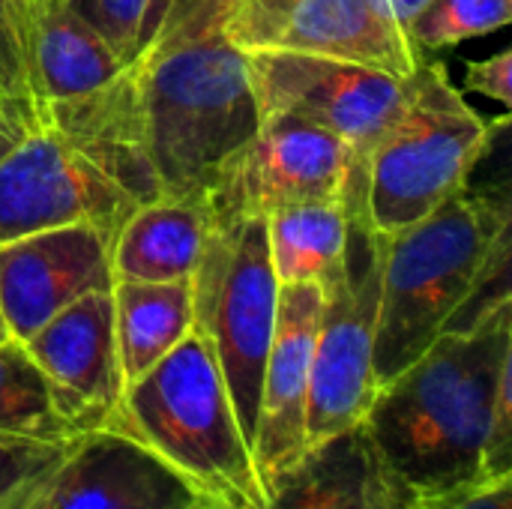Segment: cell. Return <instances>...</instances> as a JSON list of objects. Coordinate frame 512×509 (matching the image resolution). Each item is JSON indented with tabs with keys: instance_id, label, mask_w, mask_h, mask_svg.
I'll list each match as a JSON object with an SVG mask.
<instances>
[{
	"instance_id": "cell-1",
	"label": "cell",
	"mask_w": 512,
	"mask_h": 509,
	"mask_svg": "<svg viewBox=\"0 0 512 509\" xmlns=\"http://www.w3.org/2000/svg\"><path fill=\"white\" fill-rule=\"evenodd\" d=\"M512 366V300L468 330L441 333L408 369L378 387L363 420L402 498L444 495L483 477L501 372Z\"/></svg>"
},
{
	"instance_id": "cell-2",
	"label": "cell",
	"mask_w": 512,
	"mask_h": 509,
	"mask_svg": "<svg viewBox=\"0 0 512 509\" xmlns=\"http://www.w3.org/2000/svg\"><path fill=\"white\" fill-rule=\"evenodd\" d=\"M132 63L162 198H207L225 162L261 126L246 51L210 30L144 48Z\"/></svg>"
},
{
	"instance_id": "cell-3",
	"label": "cell",
	"mask_w": 512,
	"mask_h": 509,
	"mask_svg": "<svg viewBox=\"0 0 512 509\" xmlns=\"http://www.w3.org/2000/svg\"><path fill=\"white\" fill-rule=\"evenodd\" d=\"M512 228L507 195L462 189L420 222L381 234V303L375 330V381L384 387L408 369L456 318L498 237Z\"/></svg>"
},
{
	"instance_id": "cell-4",
	"label": "cell",
	"mask_w": 512,
	"mask_h": 509,
	"mask_svg": "<svg viewBox=\"0 0 512 509\" xmlns=\"http://www.w3.org/2000/svg\"><path fill=\"white\" fill-rule=\"evenodd\" d=\"M105 429L147 447L219 509H267L252 447L198 327L150 372L123 387Z\"/></svg>"
},
{
	"instance_id": "cell-5",
	"label": "cell",
	"mask_w": 512,
	"mask_h": 509,
	"mask_svg": "<svg viewBox=\"0 0 512 509\" xmlns=\"http://www.w3.org/2000/svg\"><path fill=\"white\" fill-rule=\"evenodd\" d=\"M507 117L486 120L450 81L444 63L411 72L408 102L366 156V210L378 234L408 228L468 189Z\"/></svg>"
},
{
	"instance_id": "cell-6",
	"label": "cell",
	"mask_w": 512,
	"mask_h": 509,
	"mask_svg": "<svg viewBox=\"0 0 512 509\" xmlns=\"http://www.w3.org/2000/svg\"><path fill=\"white\" fill-rule=\"evenodd\" d=\"M348 234L336 267L321 285V318L315 333L306 450L360 426L375 402V330L381 303V234L366 210V159L345 183Z\"/></svg>"
},
{
	"instance_id": "cell-7",
	"label": "cell",
	"mask_w": 512,
	"mask_h": 509,
	"mask_svg": "<svg viewBox=\"0 0 512 509\" xmlns=\"http://www.w3.org/2000/svg\"><path fill=\"white\" fill-rule=\"evenodd\" d=\"M189 282L195 327L213 348L237 423L252 447L261 378L279 309V279L270 264L267 219H213Z\"/></svg>"
},
{
	"instance_id": "cell-8",
	"label": "cell",
	"mask_w": 512,
	"mask_h": 509,
	"mask_svg": "<svg viewBox=\"0 0 512 509\" xmlns=\"http://www.w3.org/2000/svg\"><path fill=\"white\" fill-rule=\"evenodd\" d=\"M258 111L288 114L345 141L360 159L396 123L408 102L411 75L399 78L375 66L291 51L246 54Z\"/></svg>"
},
{
	"instance_id": "cell-9",
	"label": "cell",
	"mask_w": 512,
	"mask_h": 509,
	"mask_svg": "<svg viewBox=\"0 0 512 509\" xmlns=\"http://www.w3.org/2000/svg\"><path fill=\"white\" fill-rule=\"evenodd\" d=\"M213 30L246 54H321L399 78L423 63L387 0H222Z\"/></svg>"
},
{
	"instance_id": "cell-10",
	"label": "cell",
	"mask_w": 512,
	"mask_h": 509,
	"mask_svg": "<svg viewBox=\"0 0 512 509\" xmlns=\"http://www.w3.org/2000/svg\"><path fill=\"white\" fill-rule=\"evenodd\" d=\"M360 156L336 135L288 114H264L207 192L213 219L270 216L309 201H339Z\"/></svg>"
},
{
	"instance_id": "cell-11",
	"label": "cell",
	"mask_w": 512,
	"mask_h": 509,
	"mask_svg": "<svg viewBox=\"0 0 512 509\" xmlns=\"http://www.w3.org/2000/svg\"><path fill=\"white\" fill-rule=\"evenodd\" d=\"M135 207L36 114L24 138L0 156V243L72 222L117 237Z\"/></svg>"
},
{
	"instance_id": "cell-12",
	"label": "cell",
	"mask_w": 512,
	"mask_h": 509,
	"mask_svg": "<svg viewBox=\"0 0 512 509\" xmlns=\"http://www.w3.org/2000/svg\"><path fill=\"white\" fill-rule=\"evenodd\" d=\"M114 237L72 222L0 243V312L9 336L24 342L60 309L93 291H111Z\"/></svg>"
},
{
	"instance_id": "cell-13",
	"label": "cell",
	"mask_w": 512,
	"mask_h": 509,
	"mask_svg": "<svg viewBox=\"0 0 512 509\" xmlns=\"http://www.w3.org/2000/svg\"><path fill=\"white\" fill-rule=\"evenodd\" d=\"M27 354L42 369L60 417L75 435L105 429L123 396L111 291H93L60 309L30 339Z\"/></svg>"
},
{
	"instance_id": "cell-14",
	"label": "cell",
	"mask_w": 512,
	"mask_h": 509,
	"mask_svg": "<svg viewBox=\"0 0 512 509\" xmlns=\"http://www.w3.org/2000/svg\"><path fill=\"white\" fill-rule=\"evenodd\" d=\"M321 318V285H279L273 342L261 378V402L252 438V459L264 492L306 453V402L312 378L315 333Z\"/></svg>"
},
{
	"instance_id": "cell-15",
	"label": "cell",
	"mask_w": 512,
	"mask_h": 509,
	"mask_svg": "<svg viewBox=\"0 0 512 509\" xmlns=\"http://www.w3.org/2000/svg\"><path fill=\"white\" fill-rule=\"evenodd\" d=\"M24 509H219L159 456L117 429L78 438Z\"/></svg>"
},
{
	"instance_id": "cell-16",
	"label": "cell",
	"mask_w": 512,
	"mask_h": 509,
	"mask_svg": "<svg viewBox=\"0 0 512 509\" xmlns=\"http://www.w3.org/2000/svg\"><path fill=\"white\" fill-rule=\"evenodd\" d=\"M30 108L138 207L162 198L135 63L87 93L30 102Z\"/></svg>"
},
{
	"instance_id": "cell-17",
	"label": "cell",
	"mask_w": 512,
	"mask_h": 509,
	"mask_svg": "<svg viewBox=\"0 0 512 509\" xmlns=\"http://www.w3.org/2000/svg\"><path fill=\"white\" fill-rule=\"evenodd\" d=\"M267 509H405L360 426L309 447L270 489Z\"/></svg>"
},
{
	"instance_id": "cell-18",
	"label": "cell",
	"mask_w": 512,
	"mask_h": 509,
	"mask_svg": "<svg viewBox=\"0 0 512 509\" xmlns=\"http://www.w3.org/2000/svg\"><path fill=\"white\" fill-rule=\"evenodd\" d=\"M18 48L30 102L87 93L126 66L105 36L66 0H42L21 30Z\"/></svg>"
},
{
	"instance_id": "cell-19",
	"label": "cell",
	"mask_w": 512,
	"mask_h": 509,
	"mask_svg": "<svg viewBox=\"0 0 512 509\" xmlns=\"http://www.w3.org/2000/svg\"><path fill=\"white\" fill-rule=\"evenodd\" d=\"M210 228L207 198H156L135 207L111 243L114 282L192 279Z\"/></svg>"
},
{
	"instance_id": "cell-20",
	"label": "cell",
	"mask_w": 512,
	"mask_h": 509,
	"mask_svg": "<svg viewBox=\"0 0 512 509\" xmlns=\"http://www.w3.org/2000/svg\"><path fill=\"white\" fill-rule=\"evenodd\" d=\"M114 339L123 384L150 372L195 327L192 282H114Z\"/></svg>"
},
{
	"instance_id": "cell-21",
	"label": "cell",
	"mask_w": 512,
	"mask_h": 509,
	"mask_svg": "<svg viewBox=\"0 0 512 509\" xmlns=\"http://www.w3.org/2000/svg\"><path fill=\"white\" fill-rule=\"evenodd\" d=\"M345 234V195L339 201H309L273 210L267 216V246L279 285L321 282L342 258Z\"/></svg>"
},
{
	"instance_id": "cell-22",
	"label": "cell",
	"mask_w": 512,
	"mask_h": 509,
	"mask_svg": "<svg viewBox=\"0 0 512 509\" xmlns=\"http://www.w3.org/2000/svg\"><path fill=\"white\" fill-rule=\"evenodd\" d=\"M0 435L30 441L81 438L60 417L42 369L18 339L0 342Z\"/></svg>"
},
{
	"instance_id": "cell-23",
	"label": "cell",
	"mask_w": 512,
	"mask_h": 509,
	"mask_svg": "<svg viewBox=\"0 0 512 509\" xmlns=\"http://www.w3.org/2000/svg\"><path fill=\"white\" fill-rule=\"evenodd\" d=\"M510 18L512 0H429L405 24V36L417 54H426L474 36L498 33Z\"/></svg>"
},
{
	"instance_id": "cell-24",
	"label": "cell",
	"mask_w": 512,
	"mask_h": 509,
	"mask_svg": "<svg viewBox=\"0 0 512 509\" xmlns=\"http://www.w3.org/2000/svg\"><path fill=\"white\" fill-rule=\"evenodd\" d=\"M72 441H30L0 435V509H24L72 453Z\"/></svg>"
},
{
	"instance_id": "cell-25",
	"label": "cell",
	"mask_w": 512,
	"mask_h": 509,
	"mask_svg": "<svg viewBox=\"0 0 512 509\" xmlns=\"http://www.w3.org/2000/svg\"><path fill=\"white\" fill-rule=\"evenodd\" d=\"M90 27H96L105 42L132 63L138 57V36L150 0H66Z\"/></svg>"
},
{
	"instance_id": "cell-26",
	"label": "cell",
	"mask_w": 512,
	"mask_h": 509,
	"mask_svg": "<svg viewBox=\"0 0 512 509\" xmlns=\"http://www.w3.org/2000/svg\"><path fill=\"white\" fill-rule=\"evenodd\" d=\"M405 509H512V477L474 483L444 495L405 498Z\"/></svg>"
},
{
	"instance_id": "cell-27",
	"label": "cell",
	"mask_w": 512,
	"mask_h": 509,
	"mask_svg": "<svg viewBox=\"0 0 512 509\" xmlns=\"http://www.w3.org/2000/svg\"><path fill=\"white\" fill-rule=\"evenodd\" d=\"M219 6H222V0H174L168 6V15L159 27L156 39L147 48L186 42V39H195L201 33H210L216 27Z\"/></svg>"
},
{
	"instance_id": "cell-28",
	"label": "cell",
	"mask_w": 512,
	"mask_h": 509,
	"mask_svg": "<svg viewBox=\"0 0 512 509\" xmlns=\"http://www.w3.org/2000/svg\"><path fill=\"white\" fill-rule=\"evenodd\" d=\"M465 93H480L486 99L512 105V51L501 48L483 60H465Z\"/></svg>"
},
{
	"instance_id": "cell-29",
	"label": "cell",
	"mask_w": 512,
	"mask_h": 509,
	"mask_svg": "<svg viewBox=\"0 0 512 509\" xmlns=\"http://www.w3.org/2000/svg\"><path fill=\"white\" fill-rule=\"evenodd\" d=\"M0 93L6 96H27V75L18 39L12 33V24L6 18V9L0 3Z\"/></svg>"
},
{
	"instance_id": "cell-30",
	"label": "cell",
	"mask_w": 512,
	"mask_h": 509,
	"mask_svg": "<svg viewBox=\"0 0 512 509\" xmlns=\"http://www.w3.org/2000/svg\"><path fill=\"white\" fill-rule=\"evenodd\" d=\"M33 126V108L27 96H0V156L9 153Z\"/></svg>"
},
{
	"instance_id": "cell-31",
	"label": "cell",
	"mask_w": 512,
	"mask_h": 509,
	"mask_svg": "<svg viewBox=\"0 0 512 509\" xmlns=\"http://www.w3.org/2000/svg\"><path fill=\"white\" fill-rule=\"evenodd\" d=\"M174 0H150L147 3V15H144V24H141V36H138V54L156 39V33H159V27H162V21H165V15H168V6H171Z\"/></svg>"
},
{
	"instance_id": "cell-32",
	"label": "cell",
	"mask_w": 512,
	"mask_h": 509,
	"mask_svg": "<svg viewBox=\"0 0 512 509\" xmlns=\"http://www.w3.org/2000/svg\"><path fill=\"white\" fill-rule=\"evenodd\" d=\"M0 3H3L6 18H9V24H12V33H15V39H18V36H21V30L27 27V21H30L33 9H36L42 0H0Z\"/></svg>"
},
{
	"instance_id": "cell-33",
	"label": "cell",
	"mask_w": 512,
	"mask_h": 509,
	"mask_svg": "<svg viewBox=\"0 0 512 509\" xmlns=\"http://www.w3.org/2000/svg\"><path fill=\"white\" fill-rule=\"evenodd\" d=\"M390 3V9H393V15H396V21L402 24V30H405V24L429 3V0H387Z\"/></svg>"
},
{
	"instance_id": "cell-34",
	"label": "cell",
	"mask_w": 512,
	"mask_h": 509,
	"mask_svg": "<svg viewBox=\"0 0 512 509\" xmlns=\"http://www.w3.org/2000/svg\"><path fill=\"white\" fill-rule=\"evenodd\" d=\"M3 339H12V336H9V327H6V321H3V312H0V342H3Z\"/></svg>"
},
{
	"instance_id": "cell-35",
	"label": "cell",
	"mask_w": 512,
	"mask_h": 509,
	"mask_svg": "<svg viewBox=\"0 0 512 509\" xmlns=\"http://www.w3.org/2000/svg\"><path fill=\"white\" fill-rule=\"evenodd\" d=\"M0 96H6V93H0Z\"/></svg>"
}]
</instances>
